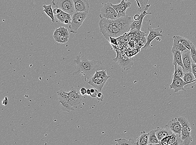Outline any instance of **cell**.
<instances>
[{"mask_svg": "<svg viewBox=\"0 0 196 145\" xmlns=\"http://www.w3.org/2000/svg\"><path fill=\"white\" fill-rule=\"evenodd\" d=\"M97 99L99 101L102 102L104 98V95L101 92H99L97 96Z\"/></svg>", "mask_w": 196, "mask_h": 145, "instance_id": "cell-38", "label": "cell"}, {"mask_svg": "<svg viewBox=\"0 0 196 145\" xmlns=\"http://www.w3.org/2000/svg\"><path fill=\"white\" fill-rule=\"evenodd\" d=\"M109 78L104 79L97 76L95 74L90 78L87 83L97 89L99 92H101L104 85L105 84Z\"/></svg>", "mask_w": 196, "mask_h": 145, "instance_id": "cell-13", "label": "cell"}, {"mask_svg": "<svg viewBox=\"0 0 196 145\" xmlns=\"http://www.w3.org/2000/svg\"><path fill=\"white\" fill-rule=\"evenodd\" d=\"M177 37L179 42L182 43L183 45L185 46L188 49H190V48H191L192 46L194 44L190 40L187 39V38L180 36H177Z\"/></svg>", "mask_w": 196, "mask_h": 145, "instance_id": "cell-29", "label": "cell"}, {"mask_svg": "<svg viewBox=\"0 0 196 145\" xmlns=\"http://www.w3.org/2000/svg\"><path fill=\"white\" fill-rule=\"evenodd\" d=\"M175 65V71L173 75L172 76L174 77H180L182 78L184 77V72L183 70V69L181 66L177 65V64H176Z\"/></svg>", "mask_w": 196, "mask_h": 145, "instance_id": "cell-30", "label": "cell"}, {"mask_svg": "<svg viewBox=\"0 0 196 145\" xmlns=\"http://www.w3.org/2000/svg\"><path fill=\"white\" fill-rule=\"evenodd\" d=\"M174 38V42H173V47L171 49V52L174 51H179L182 53L188 49L184 45H183L182 43H181L179 39H178L177 36H173Z\"/></svg>", "mask_w": 196, "mask_h": 145, "instance_id": "cell-21", "label": "cell"}, {"mask_svg": "<svg viewBox=\"0 0 196 145\" xmlns=\"http://www.w3.org/2000/svg\"><path fill=\"white\" fill-rule=\"evenodd\" d=\"M115 51L117 56L115 58L113 59V61L117 62L118 65L123 68V70L128 71L130 69L134 64L133 57L129 58L127 56L126 53L120 50Z\"/></svg>", "mask_w": 196, "mask_h": 145, "instance_id": "cell-4", "label": "cell"}, {"mask_svg": "<svg viewBox=\"0 0 196 145\" xmlns=\"http://www.w3.org/2000/svg\"><path fill=\"white\" fill-rule=\"evenodd\" d=\"M70 37L69 35H64L62 34L59 38L57 40V42L60 43V44H64L68 42L69 38Z\"/></svg>", "mask_w": 196, "mask_h": 145, "instance_id": "cell-32", "label": "cell"}, {"mask_svg": "<svg viewBox=\"0 0 196 145\" xmlns=\"http://www.w3.org/2000/svg\"><path fill=\"white\" fill-rule=\"evenodd\" d=\"M117 38H113L112 37H110V39H109V42H110L111 45H118V42H117Z\"/></svg>", "mask_w": 196, "mask_h": 145, "instance_id": "cell-36", "label": "cell"}, {"mask_svg": "<svg viewBox=\"0 0 196 145\" xmlns=\"http://www.w3.org/2000/svg\"><path fill=\"white\" fill-rule=\"evenodd\" d=\"M87 12H76L72 16V21L69 25L70 32L77 34V30L87 17Z\"/></svg>", "mask_w": 196, "mask_h": 145, "instance_id": "cell-3", "label": "cell"}, {"mask_svg": "<svg viewBox=\"0 0 196 145\" xmlns=\"http://www.w3.org/2000/svg\"><path fill=\"white\" fill-rule=\"evenodd\" d=\"M72 16L70 14L62 11L58 14L56 15V17H57L58 21L62 23H64L65 20H69L70 21H72Z\"/></svg>", "mask_w": 196, "mask_h": 145, "instance_id": "cell-25", "label": "cell"}, {"mask_svg": "<svg viewBox=\"0 0 196 145\" xmlns=\"http://www.w3.org/2000/svg\"><path fill=\"white\" fill-rule=\"evenodd\" d=\"M87 95H90V89H87Z\"/></svg>", "mask_w": 196, "mask_h": 145, "instance_id": "cell-43", "label": "cell"}, {"mask_svg": "<svg viewBox=\"0 0 196 145\" xmlns=\"http://www.w3.org/2000/svg\"><path fill=\"white\" fill-rule=\"evenodd\" d=\"M87 89L85 88L82 87L80 90V92L81 95L83 96L87 94Z\"/></svg>", "mask_w": 196, "mask_h": 145, "instance_id": "cell-40", "label": "cell"}, {"mask_svg": "<svg viewBox=\"0 0 196 145\" xmlns=\"http://www.w3.org/2000/svg\"><path fill=\"white\" fill-rule=\"evenodd\" d=\"M44 8L43 11H44L48 16H49L52 20V22H54L55 18H54V14L53 10L52 8V5H46L44 4L43 6Z\"/></svg>", "mask_w": 196, "mask_h": 145, "instance_id": "cell-26", "label": "cell"}, {"mask_svg": "<svg viewBox=\"0 0 196 145\" xmlns=\"http://www.w3.org/2000/svg\"><path fill=\"white\" fill-rule=\"evenodd\" d=\"M95 75H96L97 76H98L99 77L104 79L109 78L111 77L110 76H109L107 74L106 70H105L97 71Z\"/></svg>", "mask_w": 196, "mask_h": 145, "instance_id": "cell-31", "label": "cell"}, {"mask_svg": "<svg viewBox=\"0 0 196 145\" xmlns=\"http://www.w3.org/2000/svg\"><path fill=\"white\" fill-rule=\"evenodd\" d=\"M172 82L169 86L171 89H173L175 92L179 91H186L184 86L188 85V83L182 78L172 76Z\"/></svg>", "mask_w": 196, "mask_h": 145, "instance_id": "cell-15", "label": "cell"}, {"mask_svg": "<svg viewBox=\"0 0 196 145\" xmlns=\"http://www.w3.org/2000/svg\"><path fill=\"white\" fill-rule=\"evenodd\" d=\"M59 103L62 104L64 111L70 113L72 110H74V108L71 105L69 97L67 95V92L64 90H61L57 92Z\"/></svg>", "mask_w": 196, "mask_h": 145, "instance_id": "cell-9", "label": "cell"}, {"mask_svg": "<svg viewBox=\"0 0 196 145\" xmlns=\"http://www.w3.org/2000/svg\"><path fill=\"white\" fill-rule=\"evenodd\" d=\"M190 51L192 60L196 64V48L194 44L190 48Z\"/></svg>", "mask_w": 196, "mask_h": 145, "instance_id": "cell-33", "label": "cell"}, {"mask_svg": "<svg viewBox=\"0 0 196 145\" xmlns=\"http://www.w3.org/2000/svg\"><path fill=\"white\" fill-rule=\"evenodd\" d=\"M131 5H132V3L127 2L125 0H122L120 3L118 4H111V6L115 10L118 14V18L125 16L126 11L127 9L130 7Z\"/></svg>", "mask_w": 196, "mask_h": 145, "instance_id": "cell-14", "label": "cell"}, {"mask_svg": "<svg viewBox=\"0 0 196 145\" xmlns=\"http://www.w3.org/2000/svg\"><path fill=\"white\" fill-rule=\"evenodd\" d=\"M173 54V64H177V65L181 66L183 69L184 66L182 59V56L181 52L179 51H174L172 52Z\"/></svg>", "mask_w": 196, "mask_h": 145, "instance_id": "cell-23", "label": "cell"}, {"mask_svg": "<svg viewBox=\"0 0 196 145\" xmlns=\"http://www.w3.org/2000/svg\"><path fill=\"white\" fill-rule=\"evenodd\" d=\"M111 3H108L104 5L99 15L100 19L115 20L118 18V14L111 6Z\"/></svg>", "mask_w": 196, "mask_h": 145, "instance_id": "cell-8", "label": "cell"}, {"mask_svg": "<svg viewBox=\"0 0 196 145\" xmlns=\"http://www.w3.org/2000/svg\"><path fill=\"white\" fill-rule=\"evenodd\" d=\"M53 10L54 14L55 15L58 14H59L62 11V10L61 9L57 8H55L53 9Z\"/></svg>", "mask_w": 196, "mask_h": 145, "instance_id": "cell-39", "label": "cell"}, {"mask_svg": "<svg viewBox=\"0 0 196 145\" xmlns=\"http://www.w3.org/2000/svg\"><path fill=\"white\" fill-rule=\"evenodd\" d=\"M128 0H126V1ZM137 1L138 8V11L139 12H142L144 10H148L151 6V4H148L149 0H136Z\"/></svg>", "mask_w": 196, "mask_h": 145, "instance_id": "cell-24", "label": "cell"}, {"mask_svg": "<svg viewBox=\"0 0 196 145\" xmlns=\"http://www.w3.org/2000/svg\"><path fill=\"white\" fill-rule=\"evenodd\" d=\"M100 31L104 37L109 42L110 37L113 34V24L112 20L102 19L99 23Z\"/></svg>", "mask_w": 196, "mask_h": 145, "instance_id": "cell-7", "label": "cell"}, {"mask_svg": "<svg viewBox=\"0 0 196 145\" xmlns=\"http://www.w3.org/2000/svg\"><path fill=\"white\" fill-rule=\"evenodd\" d=\"M115 141L117 142L116 145H136V142H135L134 140L132 139V138L130 139L129 140H127L125 138H120L119 139L115 140Z\"/></svg>", "mask_w": 196, "mask_h": 145, "instance_id": "cell-28", "label": "cell"}, {"mask_svg": "<svg viewBox=\"0 0 196 145\" xmlns=\"http://www.w3.org/2000/svg\"><path fill=\"white\" fill-rule=\"evenodd\" d=\"M147 10H144L141 12V14L140 15V18L139 20L136 21L134 20L132 22L131 25V30L133 29H137V30L141 31V28L142 26L143 21L144 18L148 14H152L151 12H148Z\"/></svg>", "mask_w": 196, "mask_h": 145, "instance_id": "cell-19", "label": "cell"}, {"mask_svg": "<svg viewBox=\"0 0 196 145\" xmlns=\"http://www.w3.org/2000/svg\"><path fill=\"white\" fill-rule=\"evenodd\" d=\"M74 62L76 65L72 75H77L82 74V78L87 82H88L97 71L105 70L101 61L96 59L89 60L86 57L77 56Z\"/></svg>", "mask_w": 196, "mask_h": 145, "instance_id": "cell-1", "label": "cell"}, {"mask_svg": "<svg viewBox=\"0 0 196 145\" xmlns=\"http://www.w3.org/2000/svg\"><path fill=\"white\" fill-rule=\"evenodd\" d=\"M178 120L182 125V131L181 137L183 145H189L193 142L191 137V128L188 120L183 117H179Z\"/></svg>", "mask_w": 196, "mask_h": 145, "instance_id": "cell-2", "label": "cell"}, {"mask_svg": "<svg viewBox=\"0 0 196 145\" xmlns=\"http://www.w3.org/2000/svg\"><path fill=\"white\" fill-rule=\"evenodd\" d=\"M140 18V15L138 14H136L135 15L134 17H133V19H134V20H136V21H137V20H139Z\"/></svg>", "mask_w": 196, "mask_h": 145, "instance_id": "cell-42", "label": "cell"}, {"mask_svg": "<svg viewBox=\"0 0 196 145\" xmlns=\"http://www.w3.org/2000/svg\"><path fill=\"white\" fill-rule=\"evenodd\" d=\"M182 59L183 64V70L184 72H192V60L191 56L190 49H187L182 53Z\"/></svg>", "mask_w": 196, "mask_h": 145, "instance_id": "cell-12", "label": "cell"}, {"mask_svg": "<svg viewBox=\"0 0 196 145\" xmlns=\"http://www.w3.org/2000/svg\"><path fill=\"white\" fill-rule=\"evenodd\" d=\"M149 133H146L145 131H141V135L137 138L136 145H148Z\"/></svg>", "mask_w": 196, "mask_h": 145, "instance_id": "cell-22", "label": "cell"}, {"mask_svg": "<svg viewBox=\"0 0 196 145\" xmlns=\"http://www.w3.org/2000/svg\"><path fill=\"white\" fill-rule=\"evenodd\" d=\"M155 132L158 139L160 142L163 138L168 136L171 135L173 133L171 131L166 128H157V129H155Z\"/></svg>", "mask_w": 196, "mask_h": 145, "instance_id": "cell-20", "label": "cell"}, {"mask_svg": "<svg viewBox=\"0 0 196 145\" xmlns=\"http://www.w3.org/2000/svg\"><path fill=\"white\" fill-rule=\"evenodd\" d=\"M149 133L148 145L159 144L160 141L156 135L155 130L150 131Z\"/></svg>", "mask_w": 196, "mask_h": 145, "instance_id": "cell-27", "label": "cell"}, {"mask_svg": "<svg viewBox=\"0 0 196 145\" xmlns=\"http://www.w3.org/2000/svg\"><path fill=\"white\" fill-rule=\"evenodd\" d=\"M192 73L194 75L196 79V64L193 62H192Z\"/></svg>", "mask_w": 196, "mask_h": 145, "instance_id": "cell-37", "label": "cell"}, {"mask_svg": "<svg viewBox=\"0 0 196 145\" xmlns=\"http://www.w3.org/2000/svg\"><path fill=\"white\" fill-rule=\"evenodd\" d=\"M99 92L98 90L97 89L95 88H92L90 89V96L93 98H96Z\"/></svg>", "mask_w": 196, "mask_h": 145, "instance_id": "cell-35", "label": "cell"}, {"mask_svg": "<svg viewBox=\"0 0 196 145\" xmlns=\"http://www.w3.org/2000/svg\"><path fill=\"white\" fill-rule=\"evenodd\" d=\"M70 100L71 105L74 109H77L82 100V95H80L74 87H72L69 92H67Z\"/></svg>", "mask_w": 196, "mask_h": 145, "instance_id": "cell-11", "label": "cell"}, {"mask_svg": "<svg viewBox=\"0 0 196 145\" xmlns=\"http://www.w3.org/2000/svg\"><path fill=\"white\" fill-rule=\"evenodd\" d=\"M165 126L175 134L181 135L182 125L178 118L171 119Z\"/></svg>", "mask_w": 196, "mask_h": 145, "instance_id": "cell-16", "label": "cell"}, {"mask_svg": "<svg viewBox=\"0 0 196 145\" xmlns=\"http://www.w3.org/2000/svg\"><path fill=\"white\" fill-rule=\"evenodd\" d=\"M183 80L188 83L184 86L185 90L194 87L196 84V79L192 72H184Z\"/></svg>", "mask_w": 196, "mask_h": 145, "instance_id": "cell-18", "label": "cell"}, {"mask_svg": "<svg viewBox=\"0 0 196 145\" xmlns=\"http://www.w3.org/2000/svg\"><path fill=\"white\" fill-rule=\"evenodd\" d=\"M52 3L55 8L61 9L72 16L76 12L73 0H53Z\"/></svg>", "mask_w": 196, "mask_h": 145, "instance_id": "cell-6", "label": "cell"}, {"mask_svg": "<svg viewBox=\"0 0 196 145\" xmlns=\"http://www.w3.org/2000/svg\"><path fill=\"white\" fill-rule=\"evenodd\" d=\"M76 12H87L90 9L87 0H73Z\"/></svg>", "mask_w": 196, "mask_h": 145, "instance_id": "cell-17", "label": "cell"}, {"mask_svg": "<svg viewBox=\"0 0 196 145\" xmlns=\"http://www.w3.org/2000/svg\"><path fill=\"white\" fill-rule=\"evenodd\" d=\"M8 100L7 97H5V99H4L2 101V104L4 105H7L8 104Z\"/></svg>", "mask_w": 196, "mask_h": 145, "instance_id": "cell-41", "label": "cell"}, {"mask_svg": "<svg viewBox=\"0 0 196 145\" xmlns=\"http://www.w3.org/2000/svg\"><path fill=\"white\" fill-rule=\"evenodd\" d=\"M133 21L132 18L126 15L112 20L113 24L119 29L122 35L131 30V25Z\"/></svg>", "mask_w": 196, "mask_h": 145, "instance_id": "cell-5", "label": "cell"}, {"mask_svg": "<svg viewBox=\"0 0 196 145\" xmlns=\"http://www.w3.org/2000/svg\"><path fill=\"white\" fill-rule=\"evenodd\" d=\"M148 30L149 31L148 36L147 38V41L144 46L143 47L142 49L146 50L149 47L151 46V43L156 38L159 36H163L162 34V29L161 28H158L152 29L148 28Z\"/></svg>", "mask_w": 196, "mask_h": 145, "instance_id": "cell-10", "label": "cell"}, {"mask_svg": "<svg viewBox=\"0 0 196 145\" xmlns=\"http://www.w3.org/2000/svg\"><path fill=\"white\" fill-rule=\"evenodd\" d=\"M62 35V33L61 32L60 29L59 27L58 28L56 29L54 31V34H53V38L56 42L57 41L59 38Z\"/></svg>", "mask_w": 196, "mask_h": 145, "instance_id": "cell-34", "label": "cell"}]
</instances>
